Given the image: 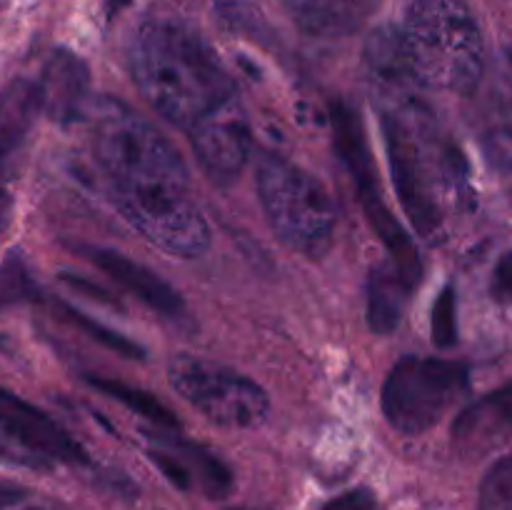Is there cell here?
Masks as SVG:
<instances>
[{
	"mask_svg": "<svg viewBox=\"0 0 512 510\" xmlns=\"http://www.w3.org/2000/svg\"><path fill=\"white\" fill-rule=\"evenodd\" d=\"M95 160L110 180L115 208L173 258H198L210 228L188 190V168L158 128L105 98L95 105Z\"/></svg>",
	"mask_w": 512,
	"mask_h": 510,
	"instance_id": "cell-1",
	"label": "cell"
},
{
	"mask_svg": "<svg viewBox=\"0 0 512 510\" xmlns=\"http://www.w3.org/2000/svg\"><path fill=\"white\" fill-rule=\"evenodd\" d=\"M135 88L173 125L193 135L240 110L238 83L208 40L170 20H148L130 43Z\"/></svg>",
	"mask_w": 512,
	"mask_h": 510,
	"instance_id": "cell-2",
	"label": "cell"
},
{
	"mask_svg": "<svg viewBox=\"0 0 512 510\" xmlns=\"http://www.w3.org/2000/svg\"><path fill=\"white\" fill-rule=\"evenodd\" d=\"M415 83L470 95L483 78L480 25L463 0H415L400 25Z\"/></svg>",
	"mask_w": 512,
	"mask_h": 510,
	"instance_id": "cell-3",
	"label": "cell"
},
{
	"mask_svg": "<svg viewBox=\"0 0 512 510\" xmlns=\"http://www.w3.org/2000/svg\"><path fill=\"white\" fill-rule=\"evenodd\" d=\"M255 183L268 223L290 250L315 260L333 248L338 210L323 180L280 155L265 153Z\"/></svg>",
	"mask_w": 512,
	"mask_h": 510,
	"instance_id": "cell-4",
	"label": "cell"
},
{
	"mask_svg": "<svg viewBox=\"0 0 512 510\" xmlns=\"http://www.w3.org/2000/svg\"><path fill=\"white\" fill-rule=\"evenodd\" d=\"M330 130H333L335 150H338L340 160L348 168L355 190H358V200L365 213V220H368L373 233L380 238V243L388 248L390 263L398 268L405 283L415 288L420 278H423V260H420L413 238L405 233V228L398 223L393 210L385 203L363 120L348 103H340L338 100V103L330 105Z\"/></svg>",
	"mask_w": 512,
	"mask_h": 510,
	"instance_id": "cell-5",
	"label": "cell"
},
{
	"mask_svg": "<svg viewBox=\"0 0 512 510\" xmlns=\"http://www.w3.org/2000/svg\"><path fill=\"white\" fill-rule=\"evenodd\" d=\"M470 368L460 360L405 355L383 383V415L398 433L420 435L468 393Z\"/></svg>",
	"mask_w": 512,
	"mask_h": 510,
	"instance_id": "cell-6",
	"label": "cell"
},
{
	"mask_svg": "<svg viewBox=\"0 0 512 510\" xmlns=\"http://www.w3.org/2000/svg\"><path fill=\"white\" fill-rule=\"evenodd\" d=\"M170 385L208 420L228 428H255L270 413V398L255 380L215 360L180 353L168 363Z\"/></svg>",
	"mask_w": 512,
	"mask_h": 510,
	"instance_id": "cell-7",
	"label": "cell"
},
{
	"mask_svg": "<svg viewBox=\"0 0 512 510\" xmlns=\"http://www.w3.org/2000/svg\"><path fill=\"white\" fill-rule=\"evenodd\" d=\"M383 138L400 208L420 238H435L443 215L435 200V185L418 135L405 123L403 115L383 113Z\"/></svg>",
	"mask_w": 512,
	"mask_h": 510,
	"instance_id": "cell-8",
	"label": "cell"
},
{
	"mask_svg": "<svg viewBox=\"0 0 512 510\" xmlns=\"http://www.w3.org/2000/svg\"><path fill=\"white\" fill-rule=\"evenodd\" d=\"M0 428L43 458L60 460L70 465H88L90 458L83 445L55 423L45 410L15 395L13 390L0 388Z\"/></svg>",
	"mask_w": 512,
	"mask_h": 510,
	"instance_id": "cell-9",
	"label": "cell"
},
{
	"mask_svg": "<svg viewBox=\"0 0 512 510\" xmlns=\"http://www.w3.org/2000/svg\"><path fill=\"white\" fill-rule=\"evenodd\" d=\"M188 138L198 155L200 168L215 183H230L233 178H238L240 170L248 163L250 145H253L248 115L243 108L215 120V123L203 125Z\"/></svg>",
	"mask_w": 512,
	"mask_h": 510,
	"instance_id": "cell-10",
	"label": "cell"
},
{
	"mask_svg": "<svg viewBox=\"0 0 512 510\" xmlns=\"http://www.w3.org/2000/svg\"><path fill=\"white\" fill-rule=\"evenodd\" d=\"M85 253V258L93 265H98L103 273H108L115 283L123 290L133 293L140 303L148 305L150 310L160 313L168 320H183L185 318V300L173 285L165 278H160L158 273H153L150 268H145L143 263H135L128 255L118 253V250L110 248H80Z\"/></svg>",
	"mask_w": 512,
	"mask_h": 510,
	"instance_id": "cell-11",
	"label": "cell"
},
{
	"mask_svg": "<svg viewBox=\"0 0 512 510\" xmlns=\"http://www.w3.org/2000/svg\"><path fill=\"white\" fill-rule=\"evenodd\" d=\"M90 88V70L73 50L58 48L48 58L40 78L43 110L60 125H70L85 113Z\"/></svg>",
	"mask_w": 512,
	"mask_h": 510,
	"instance_id": "cell-12",
	"label": "cell"
},
{
	"mask_svg": "<svg viewBox=\"0 0 512 510\" xmlns=\"http://www.w3.org/2000/svg\"><path fill=\"white\" fill-rule=\"evenodd\" d=\"M512 433V380L475 400L453 423V440L463 450H485Z\"/></svg>",
	"mask_w": 512,
	"mask_h": 510,
	"instance_id": "cell-13",
	"label": "cell"
},
{
	"mask_svg": "<svg viewBox=\"0 0 512 510\" xmlns=\"http://www.w3.org/2000/svg\"><path fill=\"white\" fill-rule=\"evenodd\" d=\"M43 113L40 83L15 78L0 93V165L25 143L35 120Z\"/></svg>",
	"mask_w": 512,
	"mask_h": 510,
	"instance_id": "cell-14",
	"label": "cell"
},
{
	"mask_svg": "<svg viewBox=\"0 0 512 510\" xmlns=\"http://www.w3.org/2000/svg\"><path fill=\"white\" fill-rule=\"evenodd\" d=\"M173 433L175 430H163L160 435L155 433L150 438L155 440V445L168 448L185 465L188 475L193 478V488L198 485L208 498H225L233 488V473H230L228 465L203 445L188 443V440L178 438Z\"/></svg>",
	"mask_w": 512,
	"mask_h": 510,
	"instance_id": "cell-15",
	"label": "cell"
},
{
	"mask_svg": "<svg viewBox=\"0 0 512 510\" xmlns=\"http://www.w3.org/2000/svg\"><path fill=\"white\" fill-rule=\"evenodd\" d=\"M410 293L413 288L393 263H383L373 270L368 283V325L375 335H390L403 323Z\"/></svg>",
	"mask_w": 512,
	"mask_h": 510,
	"instance_id": "cell-16",
	"label": "cell"
},
{
	"mask_svg": "<svg viewBox=\"0 0 512 510\" xmlns=\"http://www.w3.org/2000/svg\"><path fill=\"white\" fill-rule=\"evenodd\" d=\"M85 380H88V383L93 385L95 390H100L103 395L118 400L120 405H125V408L133 410V413L148 418L150 423L158 425V430H178L180 428L178 415H175L168 405L160 403L155 395H150L148 390L133 388V385L120 383V380H115V378H103V375H85Z\"/></svg>",
	"mask_w": 512,
	"mask_h": 510,
	"instance_id": "cell-17",
	"label": "cell"
},
{
	"mask_svg": "<svg viewBox=\"0 0 512 510\" xmlns=\"http://www.w3.org/2000/svg\"><path fill=\"white\" fill-rule=\"evenodd\" d=\"M58 308H60V313H63L65 320H70L75 328H80L83 333H88L90 338L98 340L103 348L113 350V353L123 355V358H130V360H143L145 358L143 345L135 343V340H130L128 335H123V333H118V330L108 328V325H103L100 320L88 318V315L80 313L78 308H73V305H68V303H58Z\"/></svg>",
	"mask_w": 512,
	"mask_h": 510,
	"instance_id": "cell-18",
	"label": "cell"
},
{
	"mask_svg": "<svg viewBox=\"0 0 512 510\" xmlns=\"http://www.w3.org/2000/svg\"><path fill=\"white\" fill-rule=\"evenodd\" d=\"M478 510H512V453L485 473L478 493Z\"/></svg>",
	"mask_w": 512,
	"mask_h": 510,
	"instance_id": "cell-19",
	"label": "cell"
},
{
	"mask_svg": "<svg viewBox=\"0 0 512 510\" xmlns=\"http://www.w3.org/2000/svg\"><path fill=\"white\" fill-rule=\"evenodd\" d=\"M430 330H433V343L438 348L448 350L458 343V295L450 285H445L435 298Z\"/></svg>",
	"mask_w": 512,
	"mask_h": 510,
	"instance_id": "cell-20",
	"label": "cell"
},
{
	"mask_svg": "<svg viewBox=\"0 0 512 510\" xmlns=\"http://www.w3.org/2000/svg\"><path fill=\"white\" fill-rule=\"evenodd\" d=\"M23 298H35V285L33 280H30L28 270H25L23 260H20L18 255H10V258L0 265V303Z\"/></svg>",
	"mask_w": 512,
	"mask_h": 510,
	"instance_id": "cell-21",
	"label": "cell"
},
{
	"mask_svg": "<svg viewBox=\"0 0 512 510\" xmlns=\"http://www.w3.org/2000/svg\"><path fill=\"white\" fill-rule=\"evenodd\" d=\"M490 165L505 178H512V130H493L485 140Z\"/></svg>",
	"mask_w": 512,
	"mask_h": 510,
	"instance_id": "cell-22",
	"label": "cell"
},
{
	"mask_svg": "<svg viewBox=\"0 0 512 510\" xmlns=\"http://www.w3.org/2000/svg\"><path fill=\"white\" fill-rule=\"evenodd\" d=\"M60 280L68 285L70 290H75L78 295H85V298H93L103 305H113V308H120V300L113 298V293L103 288V285L93 283V280L83 278V275H75V273H60Z\"/></svg>",
	"mask_w": 512,
	"mask_h": 510,
	"instance_id": "cell-23",
	"label": "cell"
},
{
	"mask_svg": "<svg viewBox=\"0 0 512 510\" xmlns=\"http://www.w3.org/2000/svg\"><path fill=\"white\" fill-rule=\"evenodd\" d=\"M323 510H380V505L368 488H355L328 500Z\"/></svg>",
	"mask_w": 512,
	"mask_h": 510,
	"instance_id": "cell-24",
	"label": "cell"
},
{
	"mask_svg": "<svg viewBox=\"0 0 512 510\" xmlns=\"http://www.w3.org/2000/svg\"><path fill=\"white\" fill-rule=\"evenodd\" d=\"M495 300L512 303V250L500 258V263L493 270V283H490Z\"/></svg>",
	"mask_w": 512,
	"mask_h": 510,
	"instance_id": "cell-25",
	"label": "cell"
},
{
	"mask_svg": "<svg viewBox=\"0 0 512 510\" xmlns=\"http://www.w3.org/2000/svg\"><path fill=\"white\" fill-rule=\"evenodd\" d=\"M28 495V490L20 488V485L15 483H5V480H0V510L10 508V505L20 503V500Z\"/></svg>",
	"mask_w": 512,
	"mask_h": 510,
	"instance_id": "cell-26",
	"label": "cell"
},
{
	"mask_svg": "<svg viewBox=\"0 0 512 510\" xmlns=\"http://www.w3.org/2000/svg\"><path fill=\"white\" fill-rule=\"evenodd\" d=\"M130 3H133V0H105V10H108V15L113 18V15H118L120 10L128 8Z\"/></svg>",
	"mask_w": 512,
	"mask_h": 510,
	"instance_id": "cell-27",
	"label": "cell"
},
{
	"mask_svg": "<svg viewBox=\"0 0 512 510\" xmlns=\"http://www.w3.org/2000/svg\"><path fill=\"white\" fill-rule=\"evenodd\" d=\"M8 213H10V195L5 190H0V225L8 223Z\"/></svg>",
	"mask_w": 512,
	"mask_h": 510,
	"instance_id": "cell-28",
	"label": "cell"
},
{
	"mask_svg": "<svg viewBox=\"0 0 512 510\" xmlns=\"http://www.w3.org/2000/svg\"><path fill=\"white\" fill-rule=\"evenodd\" d=\"M288 3H290V5H293V3H303V0H288Z\"/></svg>",
	"mask_w": 512,
	"mask_h": 510,
	"instance_id": "cell-29",
	"label": "cell"
},
{
	"mask_svg": "<svg viewBox=\"0 0 512 510\" xmlns=\"http://www.w3.org/2000/svg\"><path fill=\"white\" fill-rule=\"evenodd\" d=\"M25 510H48V508H25Z\"/></svg>",
	"mask_w": 512,
	"mask_h": 510,
	"instance_id": "cell-30",
	"label": "cell"
},
{
	"mask_svg": "<svg viewBox=\"0 0 512 510\" xmlns=\"http://www.w3.org/2000/svg\"><path fill=\"white\" fill-rule=\"evenodd\" d=\"M0 458H3V450H0Z\"/></svg>",
	"mask_w": 512,
	"mask_h": 510,
	"instance_id": "cell-31",
	"label": "cell"
},
{
	"mask_svg": "<svg viewBox=\"0 0 512 510\" xmlns=\"http://www.w3.org/2000/svg\"><path fill=\"white\" fill-rule=\"evenodd\" d=\"M510 68H512V58H510Z\"/></svg>",
	"mask_w": 512,
	"mask_h": 510,
	"instance_id": "cell-32",
	"label": "cell"
}]
</instances>
